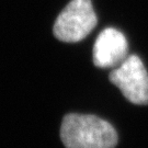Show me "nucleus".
<instances>
[{
  "label": "nucleus",
  "instance_id": "7ed1b4c3",
  "mask_svg": "<svg viewBox=\"0 0 148 148\" xmlns=\"http://www.w3.org/2000/svg\"><path fill=\"white\" fill-rule=\"evenodd\" d=\"M110 81L130 102L139 106L148 104V73L138 56L128 55L121 65L113 68Z\"/></svg>",
  "mask_w": 148,
  "mask_h": 148
},
{
  "label": "nucleus",
  "instance_id": "f03ea898",
  "mask_svg": "<svg viewBox=\"0 0 148 148\" xmlns=\"http://www.w3.org/2000/svg\"><path fill=\"white\" fill-rule=\"evenodd\" d=\"M97 25V16L91 0H71L65 7L54 24L55 37L66 43L85 38Z\"/></svg>",
  "mask_w": 148,
  "mask_h": 148
},
{
  "label": "nucleus",
  "instance_id": "f257e3e1",
  "mask_svg": "<svg viewBox=\"0 0 148 148\" xmlns=\"http://www.w3.org/2000/svg\"><path fill=\"white\" fill-rule=\"evenodd\" d=\"M66 148H114L117 133L109 122L88 114H67L60 127Z\"/></svg>",
  "mask_w": 148,
  "mask_h": 148
},
{
  "label": "nucleus",
  "instance_id": "20e7f679",
  "mask_svg": "<svg viewBox=\"0 0 148 148\" xmlns=\"http://www.w3.org/2000/svg\"><path fill=\"white\" fill-rule=\"evenodd\" d=\"M128 56V44L124 34L108 27L98 35L93 45V63L100 68H115Z\"/></svg>",
  "mask_w": 148,
  "mask_h": 148
}]
</instances>
